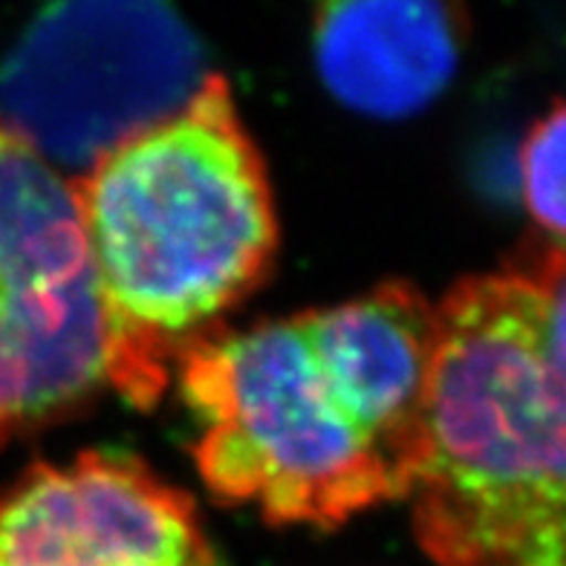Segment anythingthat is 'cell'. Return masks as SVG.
I'll return each instance as SVG.
<instances>
[{"label": "cell", "mask_w": 566, "mask_h": 566, "mask_svg": "<svg viewBox=\"0 0 566 566\" xmlns=\"http://www.w3.org/2000/svg\"><path fill=\"white\" fill-rule=\"evenodd\" d=\"M437 306L388 281L324 310L217 329L177 358L211 497L336 530L408 500L424 457Z\"/></svg>", "instance_id": "6da1fadb"}, {"label": "cell", "mask_w": 566, "mask_h": 566, "mask_svg": "<svg viewBox=\"0 0 566 566\" xmlns=\"http://www.w3.org/2000/svg\"><path fill=\"white\" fill-rule=\"evenodd\" d=\"M113 344V394L150 410L177 358L247 301L275 263L266 163L226 75L73 179Z\"/></svg>", "instance_id": "7a4b0ae2"}, {"label": "cell", "mask_w": 566, "mask_h": 566, "mask_svg": "<svg viewBox=\"0 0 566 566\" xmlns=\"http://www.w3.org/2000/svg\"><path fill=\"white\" fill-rule=\"evenodd\" d=\"M433 306L419 546L437 566H566V324L512 261Z\"/></svg>", "instance_id": "3957f363"}, {"label": "cell", "mask_w": 566, "mask_h": 566, "mask_svg": "<svg viewBox=\"0 0 566 566\" xmlns=\"http://www.w3.org/2000/svg\"><path fill=\"white\" fill-rule=\"evenodd\" d=\"M206 46L165 3H53L0 59V125L70 182L186 111Z\"/></svg>", "instance_id": "277c9868"}, {"label": "cell", "mask_w": 566, "mask_h": 566, "mask_svg": "<svg viewBox=\"0 0 566 566\" xmlns=\"http://www.w3.org/2000/svg\"><path fill=\"white\" fill-rule=\"evenodd\" d=\"M113 394L73 182L0 125V448Z\"/></svg>", "instance_id": "5b68a950"}, {"label": "cell", "mask_w": 566, "mask_h": 566, "mask_svg": "<svg viewBox=\"0 0 566 566\" xmlns=\"http://www.w3.org/2000/svg\"><path fill=\"white\" fill-rule=\"evenodd\" d=\"M0 566H223L191 494L145 462L84 451L0 494Z\"/></svg>", "instance_id": "8992f818"}, {"label": "cell", "mask_w": 566, "mask_h": 566, "mask_svg": "<svg viewBox=\"0 0 566 566\" xmlns=\"http://www.w3.org/2000/svg\"><path fill=\"white\" fill-rule=\"evenodd\" d=\"M465 35V12L448 3H327L313 27L315 70L347 111L370 119H408L454 82Z\"/></svg>", "instance_id": "52a82bcc"}, {"label": "cell", "mask_w": 566, "mask_h": 566, "mask_svg": "<svg viewBox=\"0 0 566 566\" xmlns=\"http://www.w3.org/2000/svg\"><path fill=\"white\" fill-rule=\"evenodd\" d=\"M523 200L535 223L566 240V102L530 127L521 150Z\"/></svg>", "instance_id": "ba28073f"}]
</instances>
